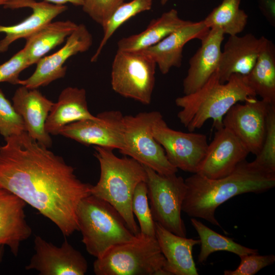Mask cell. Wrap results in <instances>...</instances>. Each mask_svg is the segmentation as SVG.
Instances as JSON below:
<instances>
[{"label":"cell","instance_id":"obj_1","mask_svg":"<svg viewBox=\"0 0 275 275\" xmlns=\"http://www.w3.org/2000/svg\"><path fill=\"white\" fill-rule=\"evenodd\" d=\"M0 147V187L36 209L68 237L78 231L76 210L91 194L74 168L26 132L5 139Z\"/></svg>","mask_w":275,"mask_h":275},{"label":"cell","instance_id":"obj_2","mask_svg":"<svg viewBox=\"0 0 275 275\" xmlns=\"http://www.w3.org/2000/svg\"><path fill=\"white\" fill-rule=\"evenodd\" d=\"M184 180L187 190L182 211L189 217L202 218L221 227L215 216L217 207L239 195L260 194L273 188L275 173L245 159L224 177L209 179L195 173Z\"/></svg>","mask_w":275,"mask_h":275},{"label":"cell","instance_id":"obj_3","mask_svg":"<svg viewBox=\"0 0 275 275\" xmlns=\"http://www.w3.org/2000/svg\"><path fill=\"white\" fill-rule=\"evenodd\" d=\"M256 96L245 76L233 74L221 83L216 70L200 89L176 99V105L181 108L177 117L189 132L201 128L209 119L216 128L223 125L224 116L233 105Z\"/></svg>","mask_w":275,"mask_h":275},{"label":"cell","instance_id":"obj_4","mask_svg":"<svg viewBox=\"0 0 275 275\" xmlns=\"http://www.w3.org/2000/svg\"><path fill=\"white\" fill-rule=\"evenodd\" d=\"M94 156L100 169L98 181L92 185L91 194L112 205L123 218L128 229L138 235L140 230L131 209L134 189L142 181H146L144 166L125 156H117L113 149L94 146Z\"/></svg>","mask_w":275,"mask_h":275},{"label":"cell","instance_id":"obj_5","mask_svg":"<svg viewBox=\"0 0 275 275\" xmlns=\"http://www.w3.org/2000/svg\"><path fill=\"white\" fill-rule=\"evenodd\" d=\"M76 216L82 242L88 253L96 258L112 247L135 237L112 205L92 194L80 201Z\"/></svg>","mask_w":275,"mask_h":275},{"label":"cell","instance_id":"obj_6","mask_svg":"<svg viewBox=\"0 0 275 275\" xmlns=\"http://www.w3.org/2000/svg\"><path fill=\"white\" fill-rule=\"evenodd\" d=\"M156 238L141 234L109 249L93 263L96 275H168Z\"/></svg>","mask_w":275,"mask_h":275},{"label":"cell","instance_id":"obj_7","mask_svg":"<svg viewBox=\"0 0 275 275\" xmlns=\"http://www.w3.org/2000/svg\"><path fill=\"white\" fill-rule=\"evenodd\" d=\"M160 115L159 112L152 111L124 116V146L119 152L158 174L169 175L176 174L178 170L169 162L152 132L153 124Z\"/></svg>","mask_w":275,"mask_h":275},{"label":"cell","instance_id":"obj_8","mask_svg":"<svg viewBox=\"0 0 275 275\" xmlns=\"http://www.w3.org/2000/svg\"><path fill=\"white\" fill-rule=\"evenodd\" d=\"M144 166L147 173V197L154 221L174 234L186 237L181 217L187 190L185 180L176 174L161 175Z\"/></svg>","mask_w":275,"mask_h":275},{"label":"cell","instance_id":"obj_9","mask_svg":"<svg viewBox=\"0 0 275 275\" xmlns=\"http://www.w3.org/2000/svg\"><path fill=\"white\" fill-rule=\"evenodd\" d=\"M156 64L142 51L117 50L111 71L112 89L144 105L151 103Z\"/></svg>","mask_w":275,"mask_h":275},{"label":"cell","instance_id":"obj_10","mask_svg":"<svg viewBox=\"0 0 275 275\" xmlns=\"http://www.w3.org/2000/svg\"><path fill=\"white\" fill-rule=\"evenodd\" d=\"M152 132L173 166L184 172L193 174L198 172L208 146L205 134L172 129L162 115L153 124Z\"/></svg>","mask_w":275,"mask_h":275},{"label":"cell","instance_id":"obj_11","mask_svg":"<svg viewBox=\"0 0 275 275\" xmlns=\"http://www.w3.org/2000/svg\"><path fill=\"white\" fill-rule=\"evenodd\" d=\"M271 105L254 97L233 105L222 120L224 127L231 130L255 156L260 151L266 131V119Z\"/></svg>","mask_w":275,"mask_h":275},{"label":"cell","instance_id":"obj_12","mask_svg":"<svg viewBox=\"0 0 275 275\" xmlns=\"http://www.w3.org/2000/svg\"><path fill=\"white\" fill-rule=\"evenodd\" d=\"M95 120L85 119L70 123L59 134L86 146H97L121 150L124 146L123 115L119 111L100 113Z\"/></svg>","mask_w":275,"mask_h":275},{"label":"cell","instance_id":"obj_13","mask_svg":"<svg viewBox=\"0 0 275 275\" xmlns=\"http://www.w3.org/2000/svg\"><path fill=\"white\" fill-rule=\"evenodd\" d=\"M35 254L25 266L40 275H84L88 265L85 257L66 239L60 246L49 242L40 236L34 240Z\"/></svg>","mask_w":275,"mask_h":275},{"label":"cell","instance_id":"obj_14","mask_svg":"<svg viewBox=\"0 0 275 275\" xmlns=\"http://www.w3.org/2000/svg\"><path fill=\"white\" fill-rule=\"evenodd\" d=\"M93 43L92 35L83 24L78 25L68 37L60 49L43 57L36 63V68L29 78L20 79L18 85L29 89H37L65 76L67 68L64 63L71 57L87 51Z\"/></svg>","mask_w":275,"mask_h":275},{"label":"cell","instance_id":"obj_15","mask_svg":"<svg viewBox=\"0 0 275 275\" xmlns=\"http://www.w3.org/2000/svg\"><path fill=\"white\" fill-rule=\"evenodd\" d=\"M208 144L205 157L197 173L209 179H217L232 173L250 153L231 130L222 125Z\"/></svg>","mask_w":275,"mask_h":275},{"label":"cell","instance_id":"obj_16","mask_svg":"<svg viewBox=\"0 0 275 275\" xmlns=\"http://www.w3.org/2000/svg\"><path fill=\"white\" fill-rule=\"evenodd\" d=\"M267 38L252 34L229 36L226 42L218 68L219 81L227 82L233 74L245 76L255 65Z\"/></svg>","mask_w":275,"mask_h":275},{"label":"cell","instance_id":"obj_17","mask_svg":"<svg viewBox=\"0 0 275 275\" xmlns=\"http://www.w3.org/2000/svg\"><path fill=\"white\" fill-rule=\"evenodd\" d=\"M12 101L14 107L23 120L26 132L30 137L50 148L52 141L45 125L54 102L37 89H29L23 86L16 90Z\"/></svg>","mask_w":275,"mask_h":275},{"label":"cell","instance_id":"obj_18","mask_svg":"<svg viewBox=\"0 0 275 275\" xmlns=\"http://www.w3.org/2000/svg\"><path fill=\"white\" fill-rule=\"evenodd\" d=\"M224 36L221 30L211 29L201 40V46L189 61V68L183 80L184 95L200 89L217 70Z\"/></svg>","mask_w":275,"mask_h":275},{"label":"cell","instance_id":"obj_19","mask_svg":"<svg viewBox=\"0 0 275 275\" xmlns=\"http://www.w3.org/2000/svg\"><path fill=\"white\" fill-rule=\"evenodd\" d=\"M209 30L203 20L190 21L156 44L141 51L150 56L158 66L160 72L166 74L173 67L181 66L185 45L194 39L201 41Z\"/></svg>","mask_w":275,"mask_h":275},{"label":"cell","instance_id":"obj_20","mask_svg":"<svg viewBox=\"0 0 275 275\" xmlns=\"http://www.w3.org/2000/svg\"><path fill=\"white\" fill-rule=\"evenodd\" d=\"M3 6L11 9L28 7L32 9L33 12L16 24L0 25V33L6 34L5 38L0 40V52L6 51L16 40L26 39L67 9L64 5L52 4L46 1L37 2L35 0H8Z\"/></svg>","mask_w":275,"mask_h":275},{"label":"cell","instance_id":"obj_21","mask_svg":"<svg viewBox=\"0 0 275 275\" xmlns=\"http://www.w3.org/2000/svg\"><path fill=\"white\" fill-rule=\"evenodd\" d=\"M25 205L16 195L0 187V245H7L15 256L21 243L32 233L26 220Z\"/></svg>","mask_w":275,"mask_h":275},{"label":"cell","instance_id":"obj_22","mask_svg":"<svg viewBox=\"0 0 275 275\" xmlns=\"http://www.w3.org/2000/svg\"><path fill=\"white\" fill-rule=\"evenodd\" d=\"M155 238L166 259L164 270L168 275H198L193 256L199 239L174 234L155 222Z\"/></svg>","mask_w":275,"mask_h":275},{"label":"cell","instance_id":"obj_23","mask_svg":"<svg viewBox=\"0 0 275 275\" xmlns=\"http://www.w3.org/2000/svg\"><path fill=\"white\" fill-rule=\"evenodd\" d=\"M89 110L86 92L83 88L68 87L61 92L53 103L45 123V130L50 135L59 134L65 126L81 120L97 119Z\"/></svg>","mask_w":275,"mask_h":275},{"label":"cell","instance_id":"obj_24","mask_svg":"<svg viewBox=\"0 0 275 275\" xmlns=\"http://www.w3.org/2000/svg\"><path fill=\"white\" fill-rule=\"evenodd\" d=\"M190 21L181 19L176 9H172L152 19L142 32L121 39L117 43L120 51H141L153 46L172 32Z\"/></svg>","mask_w":275,"mask_h":275},{"label":"cell","instance_id":"obj_25","mask_svg":"<svg viewBox=\"0 0 275 275\" xmlns=\"http://www.w3.org/2000/svg\"><path fill=\"white\" fill-rule=\"evenodd\" d=\"M77 25L70 20L51 21L26 38L22 49L29 65L36 64L50 50L61 44Z\"/></svg>","mask_w":275,"mask_h":275},{"label":"cell","instance_id":"obj_26","mask_svg":"<svg viewBox=\"0 0 275 275\" xmlns=\"http://www.w3.org/2000/svg\"><path fill=\"white\" fill-rule=\"evenodd\" d=\"M245 78L256 96L275 105V47L271 41L266 39L255 65Z\"/></svg>","mask_w":275,"mask_h":275},{"label":"cell","instance_id":"obj_27","mask_svg":"<svg viewBox=\"0 0 275 275\" xmlns=\"http://www.w3.org/2000/svg\"><path fill=\"white\" fill-rule=\"evenodd\" d=\"M190 223L199 236L201 249L198 257L199 263L205 262L210 254L217 251H227L240 256L258 253V250L244 246L233 239L218 234L201 221L191 217Z\"/></svg>","mask_w":275,"mask_h":275},{"label":"cell","instance_id":"obj_28","mask_svg":"<svg viewBox=\"0 0 275 275\" xmlns=\"http://www.w3.org/2000/svg\"><path fill=\"white\" fill-rule=\"evenodd\" d=\"M241 0H223L203 20L205 25L217 29L229 36L238 35L244 30L248 15L240 8Z\"/></svg>","mask_w":275,"mask_h":275},{"label":"cell","instance_id":"obj_29","mask_svg":"<svg viewBox=\"0 0 275 275\" xmlns=\"http://www.w3.org/2000/svg\"><path fill=\"white\" fill-rule=\"evenodd\" d=\"M152 0H132L123 3L113 13L102 28L103 36L96 50L91 58V62H96L108 40L116 30L123 23L136 15L151 10Z\"/></svg>","mask_w":275,"mask_h":275},{"label":"cell","instance_id":"obj_30","mask_svg":"<svg viewBox=\"0 0 275 275\" xmlns=\"http://www.w3.org/2000/svg\"><path fill=\"white\" fill-rule=\"evenodd\" d=\"M131 209L138 219L140 233L155 238V222L151 213L147 197L146 182L142 181L136 186L131 203Z\"/></svg>","mask_w":275,"mask_h":275},{"label":"cell","instance_id":"obj_31","mask_svg":"<svg viewBox=\"0 0 275 275\" xmlns=\"http://www.w3.org/2000/svg\"><path fill=\"white\" fill-rule=\"evenodd\" d=\"M252 161L268 172L275 173V105L270 106L263 142L260 152Z\"/></svg>","mask_w":275,"mask_h":275},{"label":"cell","instance_id":"obj_32","mask_svg":"<svg viewBox=\"0 0 275 275\" xmlns=\"http://www.w3.org/2000/svg\"><path fill=\"white\" fill-rule=\"evenodd\" d=\"M26 132L23 120L0 89V134L6 138Z\"/></svg>","mask_w":275,"mask_h":275},{"label":"cell","instance_id":"obj_33","mask_svg":"<svg viewBox=\"0 0 275 275\" xmlns=\"http://www.w3.org/2000/svg\"><path fill=\"white\" fill-rule=\"evenodd\" d=\"M124 0H84L83 11L103 28Z\"/></svg>","mask_w":275,"mask_h":275},{"label":"cell","instance_id":"obj_34","mask_svg":"<svg viewBox=\"0 0 275 275\" xmlns=\"http://www.w3.org/2000/svg\"><path fill=\"white\" fill-rule=\"evenodd\" d=\"M240 258L238 266L234 270H225V275H254L275 262V256L273 254H251L240 256Z\"/></svg>","mask_w":275,"mask_h":275},{"label":"cell","instance_id":"obj_35","mask_svg":"<svg viewBox=\"0 0 275 275\" xmlns=\"http://www.w3.org/2000/svg\"><path fill=\"white\" fill-rule=\"evenodd\" d=\"M29 66L25 53L21 49L7 61L0 64V82L18 85L20 73Z\"/></svg>","mask_w":275,"mask_h":275},{"label":"cell","instance_id":"obj_36","mask_svg":"<svg viewBox=\"0 0 275 275\" xmlns=\"http://www.w3.org/2000/svg\"><path fill=\"white\" fill-rule=\"evenodd\" d=\"M261 9L271 22H274V0H259Z\"/></svg>","mask_w":275,"mask_h":275},{"label":"cell","instance_id":"obj_37","mask_svg":"<svg viewBox=\"0 0 275 275\" xmlns=\"http://www.w3.org/2000/svg\"><path fill=\"white\" fill-rule=\"evenodd\" d=\"M49 3H52L57 5H64L66 3H71L74 6H82L84 0H45Z\"/></svg>","mask_w":275,"mask_h":275},{"label":"cell","instance_id":"obj_38","mask_svg":"<svg viewBox=\"0 0 275 275\" xmlns=\"http://www.w3.org/2000/svg\"><path fill=\"white\" fill-rule=\"evenodd\" d=\"M5 246L4 245H0V264L2 261V259L4 254L5 251Z\"/></svg>","mask_w":275,"mask_h":275},{"label":"cell","instance_id":"obj_39","mask_svg":"<svg viewBox=\"0 0 275 275\" xmlns=\"http://www.w3.org/2000/svg\"><path fill=\"white\" fill-rule=\"evenodd\" d=\"M169 0H160V3L162 5H164ZM193 1V0H191Z\"/></svg>","mask_w":275,"mask_h":275},{"label":"cell","instance_id":"obj_40","mask_svg":"<svg viewBox=\"0 0 275 275\" xmlns=\"http://www.w3.org/2000/svg\"><path fill=\"white\" fill-rule=\"evenodd\" d=\"M8 0H0V6H4Z\"/></svg>","mask_w":275,"mask_h":275}]
</instances>
